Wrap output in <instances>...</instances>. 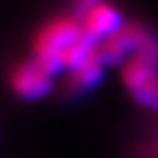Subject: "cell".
Masks as SVG:
<instances>
[{
    "instance_id": "obj_1",
    "label": "cell",
    "mask_w": 158,
    "mask_h": 158,
    "mask_svg": "<svg viewBox=\"0 0 158 158\" xmlns=\"http://www.w3.org/2000/svg\"><path fill=\"white\" fill-rule=\"evenodd\" d=\"M85 34L79 19L70 16H58L46 21L32 39V56L56 79L67 72L63 56Z\"/></svg>"
},
{
    "instance_id": "obj_2",
    "label": "cell",
    "mask_w": 158,
    "mask_h": 158,
    "mask_svg": "<svg viewBox=\"0 0 158 158\" xmlns=\"http://www.w3.org/2000/svg\"><path fill=\"white\" fill-rule=\"evenodd\" d=\"M11 91L21 102L34 104L55 91V77L34 56L18 62L9 72Z\"/></svg>"
},
{
    "instance_id": "obj_3",
    "label": "cell",
    "mask_w": 158,
    "mask_h": 158,
    "mask_svg": "<svg viewBox=\"0 0 158 158\" xmlns=\"http://www.w3.org/2000/svg\"><path fill=\"white\" fill-rule=\"evenodd\" d=\"M121 81L137 106L158 116V72L139 60L121 67Z\"/></svg>"
},
{
    "instance_id": "obj_4",
    "label": "cell",
    "mask_w": 158,
    "mask_h": 158,
    "mask_svg": "<svg viewBox=\"0 0 158 158\" xmlns=\"http://www.w3.org/2000/svg\"><path fill=\"white\" fill-rule=\"evenodd\" d=\"M144 28H146V23H127L118 34L104 40L97 49V55L104 62V65L106 67H123L127 62H130L139 51Z\"/></svg>"
},
{
    "instance_id": "obj_5",
    "label": "cell",
    "mask_w": 158,
    "mask_h": 158,
    "mask_svg": "<svg viewBox=\"0 0 158 158\" xmlns=\"http://www.w3.org/2000/svg\"><path fill=\"white\" fill-rule=\"evenodd\" d=\"M106 65L102 62L98 55L93 56L81 67L69 70L65 74L62 85V97L69 102H77L81 98H86L95 91L106 79Z\"/></svg>"
},
{
    "instance_id": "obj_6",
    "label": "cell",
    "mask_w": 158,
    "mask_h": 158,
    "mask_svg": "<svg viewBox=\"0 0 158 158\" xmlns=\"http://www.w3.org/2000/svg\"><path fill=\"white\" fill-rule=\"evenodd\" d=\"M127 23L128 21L125 19L123 12L118 7L109 4V2H104L100 6H97L90 14H86L81 25H83L85 34H88L90 37H93L102 44L104 40H107L109 37L118 34Z\"/></svg>"
},
{
    "instance_id": "obj_7",
    "label": "cell",
    "mask_w": 158,
    "mask_h": 158,
    "mask_svg": "<svg viewBox=\"0 0 158 158\" xmlns=\"http://www.w3.org/2000/svg\"><path fill=\"white\" fill-rule=\"evenodd\" d=\"M132 60H139V62L146 63L148 67H151L153 70L158 72V30L156 28L146 25L139 51Z\"/></svg>"
},
{
    "instance_id": "obj_8",
    "label": "cell",
    "mask_w": 158,
    "mask_h": 158,
    "mask_svg": "<svg viewBox=\"0 0 158 158\" xmlns=\"http://www.w3.org/2000/svg\"><path fill=\"white\" fill-rule=\"evenodd\" d=\"M106 0H72V16L83 21L86 14H90L97 6H100Z\"/></svg>"
}]
</instances>
